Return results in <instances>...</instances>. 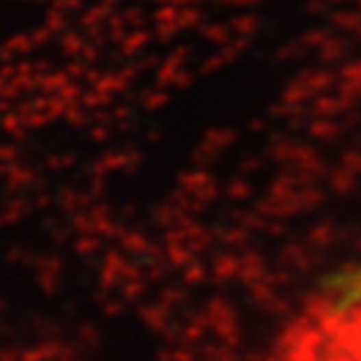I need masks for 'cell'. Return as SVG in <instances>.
<instances>
[{
    "instance_id": "cell-1",
    "label": "cell",
    "mask_w": 361,
    "mask_h": 361,
    "mask_svg": "<svg viewBox=\"0 0 361 361\" xmlns=\"http://www.w3.org/2000/svg\"><path fill=\"white\" fill-rule=\"evenodd\" d=\"M269 361H361V281H341L288 319Z\"/></svg>"
}]
</instances>
